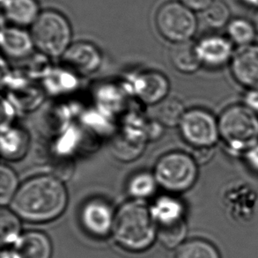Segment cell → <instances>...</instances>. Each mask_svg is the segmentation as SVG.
I'll use <instances>...</instances> for the list:
<instances>
[{
	"mask_svg": "<svg viewBox=\"0 0 258 258\" xmlns=\"http://www.w3.org/2000/svg\"><path fill=\"white\" fill-rule=\"evenodd\" d=\"M63 60L73 72L79 74H93L100 67V50L90 42H80L71 45L63 55Z\"/></svg>",
	"mask_w": 258,
	"mask_h": 258,
	"instance_id": "obj_11",
	"label": "cell"
},
{
	"mask_svg": "<svg viewBox=\"0 0 258 258\" xmlns=\"http://www.w3.org/2000/svg\"><path fill=\"white\" fill-rule=\"evenodd\" d=\"M174 258H221L220 252L210 241L192 239L178 248Z\"/></svg>",
	"mask_w": 258,
	"mask_h": 258,
	"instance_id": "obj_21",
	"label": "cell"
},
{
	"mask_svg": "<svg viewBox=\"0 0 258 258\" xmlns=\"http://www.w3.org/2000/svg\"><path fill=\"white\" fill-rule=\"evenodd\" d=\"M154 116L158 122L168 127L179 126L186 111L184 105L176 98H165L155 105Z\"/></svg>",
	"mask_w": 258,
	"mask_h": 258,
	"instance_id": "obj_19",
	"label": "cell"
},
{
	"mask_svg": "<svg viewBox=\"0 0 258 258\" xmlns=\"http://www.w3.org/2000/svg\"><path fill=\"white\" fill-rule=\"evenodd\" d=\"M14 109L7 101L3 100L2 103V124L1 130L6 129L11 126L12 118L14 117Z\"/></svg>",
	"mask_w": 258,
	"mask_h": 258,
	"instance_id": "obj_29",
	"label": "cell"
},
{
	"mask_svg": "<svg viewBox=\"0 0 258 258\" xmlns=\"http://www.w3.org/2000/svg\"><path fill=\"white\" fill-rule=\"evenodd\" d=\"M1 131V151L3 157L9 160L23 157L28 150V134L23 130L11 126Z\"/></svg>",
	"mask_w": 258,
	"mask_h": 258,
	"instance_id": "obj_18",
	"label": "cell"
},
{
	"mask_svg": "<svg viewBox=\"0 0 258 258\" xmlns=\"http://www.w3.org/2000/svg\"><path fill=\"white\" fill-rule=\"evenodd\" d=\"M244 105L258 113V89H248V93L245 94Z\"/></svg>",
	"mask_w": 258,
	"mask_h": 258,
	"instance_id": "obj_31",
	"label": "cell"
},
{
	"mask_svg": "<svg viewBox=\"0 0 258 258\" xmlns=\"http://www.w3.org/2000/svg\"><path fill=\"white\" fill-rule=\"evenodd\" d=\"M195 154L192 156L196 162L199 164H205L213 158V147H204V148H196Z\"/></svg>",
	"mask_w": 258,
	"mask_h": 258,
	"instance_id": "obj_28",
	"label": "cell"
},
{
	"mask_svg": "<svg viewBox=\"0 0 258 258\" xmlns=\"http://www.w3.org/2000/svg\"><path fill=\"white\" fill-rule=\"evenodd\" d=\"M179 127L183 140L195 148L213 147L220 139L219 122L204 109L186 112Z\"/></svg>",
	"mask_w": 258,
	"mask_h": 258,
	"instance_id": "obj_7",
	"label": "cell"
},
{
	"mask_svg": "<svg viewBox=\"0 0 258 258\" xmlns=\"http://www.w3.org/2000/svg\"><path fill=\"white\" fill-rule=\"evenodd\" d=\"M112 231L116 242L131 252L147 250L157 236L150 209L140 201L126 203L119 208Z\"/></svg>",
	"mask_w": 258,
	"mask_h": 258,
	"instance_id": "obj_2",
	"label": "cell"
},
{
	"mask_svg": "<svg viewBox=\"0 0 258 258\" xmlns=\"http://www.w3.org/2000/svg\"><path fill=\"white\" fill-rule=\"evenodd\" d=\"M115 216L109 204L103 199H94L82 206L80 220L87 234L94 237L103 238L113 230Z\"/></svg>",
	"mask_w": 258,
	"mask_h": 258,
	"instance_id": "obj_8",
	"label": "cell"
},
{
	"mask_svg": "<svg viewBox=\"0 0 258 258\" xmlns=\"http://www.w3.org/2000/svg\"><path fill=\"white\" fill-rule=\"evenodd\" d=\"M67 202L63 181L54 175H41L21 184L11 206L21 219L41 223L58 218L67 208Z\"/></svg>",
	"mask_w": 258,
	"mask_h": 258,
	"instance_id": "obj_1",
	"label": "cell"
},
{
	"mask_svg": "<svg viewBox=\"0 0 258 258\" xmlns=\"http://www.w3.org/2000/svg\"><path fill=\"white\" fill-rule=\"evenodd\" d=\"M253 23L255 25V28L258 34V9H256V11H255V15H254V18H253Z\"/></svg>",
	"mask_w": 258,
	"mask_h": 258,
	"instance_id": "obj_34",
	"label": "cell"
},
{
	"mask_svg": "<svg viewBox=\"0 0 258 258\" xmlns=\"http://www.w3.org/2000/svg\"><path fill=\"white\" fill-rule=\"evenodd\" d=\"M1 258H21L17 252L11 250H4L1 254Z\"/></svg>",
	"mask_w": 258,
	"mask_h": 258,
	"instance_id": "obj_32",
	"label": "cell"
},
{
	"mask_svg": "<svg viewBox=\"0 0 258 258\" xmlns=\"http://www.w3.org/2000/svg\"><path fill=\"white\" fill-rule=\"evenodd\" d=\"M234 80L248 89H258V45L239 47L231 60Z\"/></svg>",
	"mask_w": 258,
	"mask_h": 258,
	"instance_id": "obj_9",
	"label": "cell"
},
{
	"mask_svg": "<svg viewBox=\"0 0 258 258\" xmlns=\"http://www.w3.org/2000/svg\"><path fill=\"white\" fill-rule=\"evenodd\" d=\"M150 213L156 226L171 225L184 220L183 205L169 196L159 198L151 207Z\"/></svg>",
	"mask_w": 258,
	"mask_h": 258,
	"instance_id": "obj_15",
	"label": "cell"
},
{
	"mask_svg": "<svg viewBox=\"0 0 258 258\" xmlns=\"http://www.w3.org/2000/svg\"><path fill=\"white\" fill-rule=\"evenodd\" d=\"M0 234L3 245L15 244L21 237V221L19 216L10 210L0 211Z\"/></svg>",
	"mask_w": 258,
	"mask_h": 258,
	"instance_id": "obj_23",
	"label": "cell"
},
{
	"mask_svg": "<svg viewBox=\"0 0 258 258\" xmlns=\"http://www.w3.org/2000/svg\"><path fill=\"white\" fill-rule=\"evenodd\" d=\"M215 0H181V4L193 12H205Z\"/></svg>",
	"mask_w": 258,
	"mask_h": 258,
	"instance_id": "obj_27",
	"label": "cell"
},
{
	"mask_svg": "<svg viewBox=\"0 0 258 258\" xmlns=\"http://www.w3.org/2000/svg\"><path fill=\"white\" fill-rule=\"evenodd\" d=\"M156 26L161 35L174 43L189 42L198 29L194 12L178 2H168L158 10Z\"/></svg>",
	"mask_w": 258,
	"mask_h": 258,
	"instance_id": "obj_6",
	"label": "cell"
},
{
	"mask_svg": "<svg viewBox=\"0 0 258 258\" xmlns=\"http://www.w3.org/2000/svg\"><path fill=\"white\" fill-rule=\"evenodd\" d=\"M169 84L167 78L157 72L140 74L134 81V92L145 103L156 105L167 98Z\"/></svg>",
	"mask_w": 258,
	"mask_h": 258,
	"instance_id": "obj_12",
	"label": "cell"
},
{
	"mask_svg": "<svg viewBox=\"0 0 258 258\" xmlns=\"http://www.w3.org/2000/svg\"><path fill=\"white\" fill-rule=\"evenodd\" d=\"M227 32L231 42L239 46L250 45L257 34L253 21L244 18H235L231 20L227 26Z\"/></svg>",
	"mask_w": 258,
	"mask_h": 258,
	"instance_id": "obj_20",
	"label": "cell"
},
{
	"mask_svg": "<svg viewBox=\"0 0 258 258\" xmlns=\"http://www.w3.org/2000/svg\"><path fill=\"white\" fill-rule=\"evenodd\" d=\"M19 181L15 172L6 165L0 168V203L2 206L11 204L19 189Z\"/></svg>",
	"mask_w": 258,
	"mask_h": 258,
	"instance_id": "obj_26",
	"label": "cell"
},
{
	"mask_svg": "<svg viewBox=\"0 0 258 258\" xmlns=\"http://www.w3.org/2000/svg\"><path fill=\"white\" fill-rule=\"evenodd\" d=\"M220 138L234 154H243L258 144V115L245 105L226 108L218 120Z\"/></svg>",
	"mask_w": 258,
	"mask_h": 258,
	"instance_id": "obj_3",
	"label": "cell"
},
{
	"mask_svg": "<svg viewBox=\"0 0 258 258\" xmlns=\"http://www.w3.org/2000/svg\"><path fill=\"white\" fill-rule=\"evenodd\" d=\"M31 36L36 49L45 56L56 57L63 56L70 47L72 28L60 13L45 11L32 26Z\"/></svg>",
	"mask_w": 258,
	"mask_h": 258,
	"instance_id": "obj_4",
	"label": "cell"
},
{
	"mask_svg": "<svg viewBox=\"0 0 258 258\" xmlns=\"http://www.w3.org/2000/svg\"><path fill=\"white\" fill-rule=\"evenodd\" d=\"M1 45L7 56L12 58H23L33 50L34 42L31 35L17 28H2Z\"/></svg>",
	"mask_w": 258,
	"mask_h": 258,
	"instance_id": "obj_14",
	"label": "cell"
},
{
	"mask_svg": "<svg viewBox=\"0 0 258 258\" xmlns=\"http://www.w3.org/2000/svg\"><path fill=\"white\" fill-rule=\"evenodd\" d=\"M196 45L200 61L206 67L213 68L223 67L234 56L233 42L220 35L206 36Z\"/></svg>",
	"mask_w": 258,
	"mask_h": 258,
	"instance_id": "obj_10",
	"label": "cell"
},
{
	"mask_svg": "<svg viewBox=\"0 0 258 258\" xmlns=\"http://www.w3.org/2000/svg\"><path fill=\"white\" fill-rule=\"evenodd\" d=\"M244 158L248 167L258 173V144L245 153Z\"/></svg>",
	"mask_w": 258,
	"mask_h": 258,
	"instance_id": "obj_30",
	"label": "cell"
},
{
	"mask_svg": "<svg viewBox=\"0 0 258 258\" xmlns=\"http://www.w3.org/2000/svg\"><path fill=\"white\" fill-rule=\"evenodd\" d=\"M204 19L210 28L220 29L227 27L231 21L230 9L223 1L215 0L204 12Z\"/></svg>",
	"mask_w": 258,
	"mask_h": 258,
	"instance_id": "obj_25",
	"label": "cell"
},
{
	"mask_svg": "<svg viewBox=\"0 0 258 258\" xmlns=\"http://www.w3.org/2000/svg\"><path fill=\"white\" fill-rule=\"evenodd\" d=\"M156 227L158 239L161 244L168 248L180 247L187 234V226L184 220L171 225Z\"/></svg>",
	"mask_w": 258,
	"mask_h": 258,
	"instance_id": "obj_24",
	"label": "cell"
},
{
	"mask_svg": "<svg viewBox=\"0 0 258 258\" xmlns=\"http://www.w3.org/2000/svg\"><path fill=\"white\" fill-rule=\"evenodd\" d=\"M14 246L21 258H51L52 255L51 241L42 232L22 234Z\"/></svg>",
	"mask_w": 258,
	"mask_h": 258,
	"instance_id": "obj_13",
	"label": "cell"
},
{
	"mask_svg": "<svg viewBox=\"0 0 258 258\" xmlns=\"http://www.w3.org/2000/svg\"><path fill=\"white\" fill-rule=\"evenodd\" d=\"M240 1L247 7L258 9V0H240Z\"/></svg>",
	"mask_w": 258,
	"mask_h": 258,
	"instance_id": "obj_33",
	"label": "cell"
},
{
	"mask_svg": "<svg viewBox=\"0 0 258 258\" xmlns=\"http://www.w3.org/2000/svg\"><path fill=\"white\" fill-rule=\"evenodd\" d=\"M157 184L154 174L146 171L140 172L130 179L127 190L134 199H145L154 194Z\"/></svg>",
	"mask_w": 258,
	"mask_h": 258,
	"instance_id": "obj_22",
	"label": "cell"
},
{
	"mask_svg": "<svg viewBox=\"0 0 258 258\" xmlns=\"http://www.w3.org/2000/svg\"><path fill=\"white\" fill-rule=\"evenodd\" d=\"M154 174L158 184L168 191H186L198 179V163L188 154L174 152L165 154L158 161Z\"/></svg>",
	"mask_w": 258,
	"mask_h": 258,
	"instance_id": "obj_5",
	"label": "cell"
},
{
	"mask_svg": "<svg viewBox=\"0 0 258 258\" xmlns=\"http://www.w3.org/2000/svg\"><path fill=\"white\" fill-rule=\"evenodd\" d=\"M169 59L174 69L182 74H193L202 66L197 45L191 42L174 43L169 51Z\"/></svg>",
	"mask_w": 258,
	"mask_h": 258,
	"instance_id": "obj_16",
	"label": "cell"
},
{
	"mask_svg": "<svg viewBox=\"0 0 258 258\" xmlns=\"http://www.w3.org/2000/svg\"><path fill=\"white\" fill-rule=\"evenodd\" d=\"M6 16L18 26L34 24L39 15L36 0H2Z\"/></svg>",
	"mask_w": 258,
	"mask_h": 258,
	"instance_id": "obj_17",
	"label": "cell"
}]
</instances>
